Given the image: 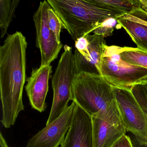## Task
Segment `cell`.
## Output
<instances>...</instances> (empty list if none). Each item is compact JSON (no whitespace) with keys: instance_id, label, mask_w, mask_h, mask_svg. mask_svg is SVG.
I'll return each instance as SVG.
<instances>
[{"instance_id":"7a4b0ae2","label":"cell","mask_w":147,"mask_h":147,"mask_svg":"<svg viewBox=\"0 0 147 147\" xmlns=\"http://www.w3.org/2000/svg\"><path fill=\"white\" fill-rule=\"evenodd\" d=\"M72 39H77L93 32L107 19L123 15L111 7L97 0H48Z\"/></svg>"},{"instance_id":"d6986e66","label":"cell","mask_w":147,"mask_h":147,"mask_svg":"<svg viewBox=\"0 0 147 147\" xmlns=\"http://www.w3.org/2000/svg\"><path fill=\"white\" fill-rule=\"evenodd\" d=\"M48 21L50 30L55 36L58 42L61 43L60 41V34L63 27L62 25L55 12L51 6L49 10Z\"/></svg>"},{"instance_id":"d4e9b609","label":"cell","mask_w":147,"mask_h":147,"mask_svg":"<svg viewBox=\"0 0 147 147\" xmlns=\"http://www.w3.org/2000/svg\"><path fill=\"white\" fill-rule=\"evenodd\" d=\"M60 147H62V146H61H61H60Z\"/></svg>"},{"instance_id":"5bb4252c","label":"cell","mask_w":147,"mask_h":147,"mask_svg":"<svg viewBox=\"0 0 147 147\" xmlns=\"http://www.w3.org/2000/svg\"><path fill=\"white\" fill-rule=\"evenodd\" d=\"M20 1L19 0H0L1 38H3L6 34Z\"/></svg>"},{"instance_id":"277c9868","label":"cell","mask_w":147,"mask_h":147,"mask_svg":"<svg viewBox=\"0 0 147 147\" xmlns=\"http://www.w3.org/2000/svg\"><path fill=\"white\" fill-rule=\"evenodd\" d=\"M63 49L64 52L58 62L51 81L53 102L46 125L60 117L69 106V102L73 101L72 84L77 74L74 57L70 46L66 45Z\"/></svg>"},{"instance_id":"603a6c76","label":"cell","mask_w":147,"mask_h":147,"mask_svg":"<svg viewBox=\"0 0 147 147\" xmlns=\"http://www.w3.org/2000/svg\"><path fill=\"white\" fill-rule=\"evenodd\" d=\"M0 147H9L6 141H2L0 142Z\"/></svg>"},{"instance_id":"7c38bea8","label":"cell","mask_w":147,"mask_h":147,"mask_svg":"<svg viewBox=\"0 0 147 147\" xmlns=\"http://www.w3.org/2000/svg\"><path fill=\"white\" fill-rule=\"evenodd\" d=\"M51 65L40 66L33 69L30 76L26 80V91L32 108L42 113L47 108L46 98L49 92V82L52 73Z\"/></svg>"},{"instance_id":"7402d4cb","label":"cell","mask_w":147,"mask_h":147,"mask_svg":"<svg viewBox=\"0 0 147 147\" xmlns=\"http://www.w3.org/2000/svg\"><path fill=\"white\" fill-rule=\"evenodd\" d=\"M141 7L147 12V0H140Z\"/></svg>"},{"instance_id":"8fae6325","label":"cell","mask_w":147,"mask_h":147,"mask_svg":"<svg viewBox=\"0 0 147 147\" xmlns=\"http://www.w3.org/2000/svg\"><path fill=\"white\" fill-rule=\"evenodd\" d=\"M62 147H94L92 117L75 103L72 124Z\"/></svg>"},{"instance_id":"e0dca14e","label":"cell","mask_w":147,"mask_h":147,"mask_svg":"<svg viewBox=\"0 0 147 147\" xmlns=\"http://www.w3.org/2000/svg\"><path fill=\"white\" fill-rule=\"evenodd\" d=\"M131 92L145 114L147 120V86L144 82L136 84L131 88Z\"/></svg>"},{"instance_id":"9c48e42d","label":"cell","mask_w":147,"mask_h":147,"mask_svg":"<svg viewBox=\"0 0 147 147\" xmlns=\"http://www.w3.org/2000/svg\"><path fill=\"white\" fill-rule=\"evenodd\" d=\"M50 5L47 1H41L39 7L33 15L36 30V46L40 50L41 61L40 66H46L58 57L62 49L61 43H59L55 36L50 30L48 14Z\"/></svg>"},{"instance_id":"44dd1931","label":"cell","mask_w":147,"mask_h":147,"mask_svg":"<svg viewBox=\"0 0 147 147\" xmlns=\"http://www.w3.org/2000/svg\"><path fill=\"white\" fill-rule=\"evenodd\" d=\"M128 136L129 137L132 144V147H147V144L139 140L136 136L129 132Z\"/></svg>"},{"instance_id":"ac0fdd59","label":"cell","mask_w":147,"mask_h":147,"mask_svg":"<svg viewBox=\"0 0 147 147\" xmlns=\"http://www.w3.org/2000/svg\"><path fill=\"white\" fill-rule=\"evenodd\" d=\"M118 23L116 18L107 19L93 31L94 34L103 36L104 37L112 35L114 28Z\"/></svg>"},{"instance_id":"ba28073f","label":"cell","mask_w":147,"mask_h":147,"mask_svg":"<svg viewBox=\"0 0 147 147\" xmlns=\"http://www.w3.org/2000/svg\"><path fill=\"white\" fill-rule=\"evenodd\" d=\"M91 117L94 147H112L126 134L116 103L107 111Z\"/></svg>"},{"instance_id":"8992f818","label":"cell","mask_w":147,"mask_h":147,"mask_svg":"<svg viewBox=\"0 0 147 147\" xmlns=\"http://www.w3.org/2000/svg\"><path fill=\"white\" fill-rule=\"evenodd\" d=\"M117 107L126 131L147 144V120L131 89L113 86Z\"/></svg>"},{"instance_id":"9a60e30c","label":"cell","mask_w":147,"mask_h":147,"mask_svg":"<svg viewBox=\"0 0 147 147\" xmlns=\"http://www.w3.org/2000/svg\"><path fill=\"white\" fill-rule=\"evenodd\" d=\"M119 54L124 61L131 64L147 69V52L138 48L119 47Z\"/></svg>"},{"instance_id":"cb8c5ba5","label":"cell","mask_w":147,"mask_h":147,"mask_svg":"<svg viewBox=\"0 0 147 147\" xmlns=\"http://www.w3.org/2000/svg\"><path fill=\"white\" fill-rule=\"evenodd\" d=\"M144 82V83H145V85H146L147 86V80H146V81H145Z\"/></svg>"},{"instance_id":"30bf717a","label":"cell","mask_w":147,"mask_h":147,"mask_svg":"<svg viewBox=\"0 0 147 147\" xmlns=\"http://www.w3.org/2000/svg\"><path fill=\"white\" fill-rule=\"evenodd\" d=\"M75 102L62 114L29 140L26 147H58L63 142L72 124Z\"/></svg>"},{"instance_id":"6da1fadb","label":"cell","mask_w":147,"mask_h":147,"mask_svg":"<svg viewBox=\"0 0 147 147\" xmlns=\"http://www.w3.org/2000/svg\"><path fill=\"white\" fill-rule=\"evenodd\" d=\"M27 41L20 32L8 35L0 47V93L6 128L13 126L20 112L24 111L23 93L26 76Z\"/></svg>"},{"instance_id":"2e32d148","label":"cell","mask_w":147,"mask_h":147,"mask_svg":"<svg viewBox=\"0 0 147 147\" xmlns=\"http://www.w3.org/2000/svg\"><path fill=\"white\" fill-rule=\"evenodd\" d=\"M100 4L111 7L124 14L129 13L135 9L140 8V0H97Z\"/></svg>"},{"instance_id":"ffe728a7","label":"cell","mask_w":147,"mask_h":147,"mask_svg":"<svg viewBox=\"0 0 147 147\" xmlns=\"http://www.w3.org/2000/svg\"><path fill=\"white\" fill-rule=\"evenodd\" d=\"M112 147H132L130 138L128 135H123Z\"/></svg>"},{"instance_id":"3957f363","label":"cell","mask_w":147,"mask_h":147,"mask_svg":"<svg viewBox=\"0 0 147 147\" xmlns=\"http://www.w3.org/2000/svg\"><path fill=\"white\" fill-rule=\"evenodd\" d=\"M113 88L100 75L82 72L73 80V101L92 117L107 111L116 103Z\"/></svg>"},{"instance_id":"4fadbf2b","label":"cell","mask_w":147,"mask_h":147,"mask_svg":"<svg viewBox=\"0 0 147 147\" xmlns=\"http://www.w3.org/2000/svg\"><path fill=\"white\" fill-rule=\"evenodd\" d=\"M138 49L147 52V12L141 7L116 18Z\"/></svg>"},{"instance_id":"5b68a950","label":"cell","mask_w":147,"mask_h":147,"mask_svg":"<svg viewBox=\"0 0 147 147\" xmlns=\"http://www.w3.org/2000/svg\"><path fill=\"white\" fill-rule=\"evenodd\" d=\"M100 75L113 86L131 89V87L147 80V69L123 60L119 46H106Z\"/></svg>"},{"instance_id":"52a82bcc","label":"cell","mask_w":147,"mask_h":147,"mask_svg":"<svg viewBox=\"0 0 147 147\" xmlns=\"http://www.w3.org/2000/svg\"><path fill=\"white\" fill-rule=\"evenodd\" d=\"M107 46L105 37L86 35L75 41L74 57L76 73L83 72L99 74Z\"/></svg>"}]
</instances>
